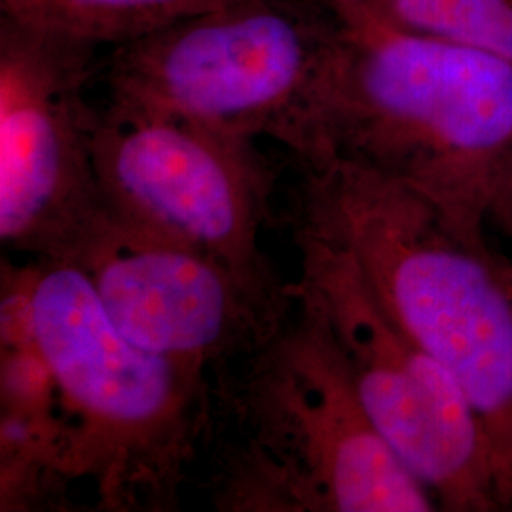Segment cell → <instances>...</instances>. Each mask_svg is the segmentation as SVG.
<instances>
[{"instance_id": "8fae6325", "label": "cell", "mask_w": 512, "mask_h": 512, "mask_svg": "<svg viewBox=\"0 0 512 512\" xmlns=\"http://www.w3.org/2000/svg\"><path fill=\"white\" fill-rule=\"evenodd\" d=\"M397 29L440 38L512 61L509 0H384Z\"/></svg>"}, {"instance_id": "8992f818", "label": "cell", "mask_w": 512, "mask_h": 512, "mask_svg": "<svg viewBox=\"0 0 512 512\" xmlns=\"http://www.w3.org/2000/svg\"><path fill=\"white\" fill-rule=\"evenodd\" d=\"M293 291L323 315L370 420L440 511H503L490 442L454 376L382 310L351 256L300 226Z\"/></svg>"}, {"instance_id": "6da1fadb", "label": "cell", "mask_w": 512, "mask_h": 512, "mask_svg": "<svg viewBox=\"0 0 512 512\" xmlns=\"http://www.w3.org/2000/svg\"><path fill=\"white\" fill-rule=\"evenodd\" d=\"M340 40L285 147L366 165L490 247L494 175L512 141V61L387 23Z\"/></svg>"}, {"instance_id": "30bf717a", "label": "cell", "mask_w": 512, "mask_h": 512, "mask_svg": "<svg viewBox=\"0 0 512 512\" xmlns=\"http://www.w3.org/2000/svg\"><path fill=\"white\" fill-rule=\"evenodd\" d=\"M236 0H0V16L29 29L118 48Z\"/></svg>"}, {"instance_id": "ba28073f", "label": "cell", "mask_w": 512, "mask_h": 512, "mask_svg": "<svg viewBox=\"0 0 512 512\" xmlns=\"http://www.w3.org/2000/svg\"><path fill=\"white\" fill-rule=\"evenodd\" d=\"M93 162L110 215L196 247L268 291L258 230L270 177L253 139L103 110Z\"/></svg>"}, {"instance_id": "7c38bea8", "label": "cell", "mask_w": 512, "mask_h": 512, "mask_svg": "<svg viewBox=\"0 0 512 512\" xmlns=\"http://www.w3.org/2000/svg\"><path fill=\"white\" fill-rule=\"evenodd\" d=\"M490 222L511 239L512 243V179H499L495 184L494 200Z\"/></svg>"}, {"instance_id": "52a82bcc", "label": "cell", "mask_w": 512, "mask_h": 512, "mask_svg": "<svg viewBox=\"0 0 512 512\" xmlns=\"http://www.w3.org/2000/svg\"><path fill=\"white\" fill-rule=\"evenodd\" d=\"M101 48L0 16V238L63 258L103 211L88 84Z\"/></svg>"}, {"instance_id": "3957f363", "label": "cell", "mask_w": 512, "mask_h": 512, "mask_svg": "<svg viewBox=\"0 0 512 512\" xmlns=\"http://www.w3.org/2000/svg\"><path fill=\"white\" fill-rule=\"evenodd\" d=\"M29 293L61 408L55 473L90 476L110 505L162 499L198 431L203 366L131 344L74 260L42 258Z\"/></svg>"}, {"instance_id": "7a4b0ae2", "label": "cell", "mask_w": 512, "mask_h": 512, "mask_svg": "<svg viewBox=\"0 0 512 512\" xmlns=\"http://www.w3.org/2000/svg\"><path fill=\"white\" fill-rule=\"evenodd\" d=\"M304 167L302 224L340 245L404 334L473 406L512 507V260L461 238L414 190L346 158Z\"/></svg>"}, {"instance_id": "5b68a950", "label": "cell", "mask_w": 512, "mask_h": 512, "mask_svg": "<svg viewBox=\"0 0 512 512\" xmlns=\"http://www.w3.org/2000/svg\"><path fill=\"white\" fill-rule=\"evenodd\" d=\"M304 0H236L112 50V116L285 143L338 48Z\"/></svg>"}, {"instance_id": "9c48e42d", "label": "cell", "mask_w": 512, "mask_h": 512, "mask_svg": "<svg viewBox=\"0 0 512 512\" xmlns=\"http://www.w3.org/2000/svg\"><path fill=\"white\" fill-rule=\"evenodd\" d=\"M65 258L90 275L114 327L162 357L205 366L258 348L281 321L274 296L224 262L107 209Z\"/></svg>"}, {"instance_id": "277c9868", "label": "cell", "mask_w": 512, "mask_h": 512, "mask_svg": "<svg viewBox=\"0 0 512 512\" xmlns=\"http://www.w3.org/2000/svg\"><path fill=\"white\" fill-rule=\"evenodd\" d=\"M298 321L256 348L243 387L247 503L291 511H439L387 444L353 385L329 325L302 294Z\"/></svg>"}]
</instances>
